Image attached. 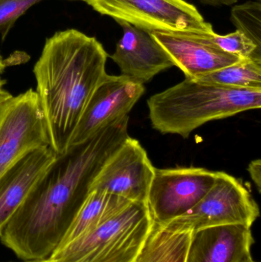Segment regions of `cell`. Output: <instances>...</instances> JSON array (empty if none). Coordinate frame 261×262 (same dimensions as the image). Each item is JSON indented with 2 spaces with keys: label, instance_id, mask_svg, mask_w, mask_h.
Returning <instances> with one entry per match:
<instances>
[{
  "label": "cell",
  "instance_id": "obj_26",
  "mask_svg": "<svg viewBox=\"0 0 261 262\" xmlns=\"http://www.w3.org/2000/svg\"><path fill=\"white\" fill-rule=\"evenodd\" d=\"M247 262H257V261H254V260H251V261H247Z\"/></svg>",
  "mask_w": 261,
  "mask_h": 262
},
{
  "label": "cell",
  "instance_id": "obj_8",
  "mask_svg": "<svg viewBox=\"0 0 261 262\" xmlns=\"http://www.w3.org/2000/svg\"><path fill=\"white\" fill-rule=\"evenodd\" d=\"M217 173L201 167H155L147 198L154 223L162 225L188 212L212 187Z\"/></svg>",
  "mask_w": 261,
  "mask_h": 262
},
{
  "label": "cell",
  "instance_id": "obj_22",
  "mask_svg": "<svg viewBox=\"0 0 261 262\" xmlns=\"http://www.w3.org/2000/svg\"><path fill=\"white\" fill-rule=\"evenodd\" d=\"M205 6H213V7H222V6H234L239 0H198Z\"/></svg>",
  "mask_w": 261,
  "mask_h": 262
},
{
  "label": "cell",
  "instance_id": "obj_25",
  "mask_svg": "<svg viewBox=\"0 0 261 262\" xmlns=\"http://www.w3.org/2000/svg\"><path fill=\"white\" fill-rule=\"evenodd\" d=\"M21 262H50L48 261L47 259L45 260H41V261H21Z\"/></svg>",
  "mask_w": 261,
  "mask_h": 262
},
{
  "label": "cell",
  "instance_id": "obj_12",
  "mask_svg": "<svg viewBox=\"0 0 261 262\" xmlns=\"http://www.w3.org/2000/svg\"><path fill=\"white\" fill-rule=\"evenodd\" d=\"M116 23L122 28L123 36L110 57L121 69V75L144 84L174 66L152 32L125 21Z\"/></svg>",
  "mask_w": 261,
  "mask_h": 262
},
{
  "label": "cell",
  "instance_id": "obj_3",
  "mask_svg": "<svg viewBox=\"0 0 261 262\" xmlns=\"http://www.w3.org/2000/svg\"><path fill=\"white\" fill-rule=\"evenodd\" d=\"M153 129L188 138L203 124L261 107V89L222 87L185 78L147 101Z\"/></svg>",
  "mask_w": 261,
  "mask_h": 262
},
{
  "label": "cell",
  "instance_id": "obj_16",
  "mask_svg": "<svg viewBox=\"0 0 261 262\" xmlns=\"http://www.w3.org/2000/svg\"><path fill=\"white\" fill-rule=\"evenodd\" d=\"M193 232H172L154 223L136 262H185Z\"/></svg>",
  "mask_w": 261,
  "mask_h": 262
},
{
  "label": "cell",
  "instance_id": "obj_15",
  "mask_svg": "<svg viewBox=\"0 0 261 262\" xmlns=\"http://www.w3.org/2000/svg\"><path fill=\"white\" fill-rule=\"evenodd\" d=\"M130 203L108 192L91 191L72 220L58 248L90 233Z\"/></svg>",
  "mask_w": 261,
  "mask_h": 262
},
{
  "label": "cell",
  "instance_id": "obj_1",
  "mask_svg": "<svg viewBox=\"0 0 261 262\" xmlns=\"http://www.w3.org/2000/svg\"><path fill=\"white\" fill-rule=\"evenodd\" d=\"M129 116L57 155L0 232V241L22 261L48 259L59 247L92 183L128 134Z\"/></svg>",
  "mask_w": 261,
  "mask_h": 262
},
{
  "label": "cell",
  "instance_id": "obj_21",
  "mask_svg": "<svg viewBox=\"0 0 261 262\" xmlns=\"http://www.w3.org/2000/svg\"><path fill=\"white\" fill-rule=\"evenodd\" d=\"M248 171L249 172L251 180L254 182L257 187V191L260 192L261 188V160L260 159L253 160L249 163L248 167Z\"/></svg>",
  "mask_w": 261,
  "mask_h": 262
},
{
  "label": "cell",
  "instance_id": "obj_18",
  "mask_svg": "<svg viewBox=\"0 0 261 262\" xmlns=\"http://www.w3.org/2000/svg\"><path fill=\"white\" fill-rule=\"evenodd\" d=\"M230 19L236 30L240 31L261 47L260 0L234 5L231 8Z\"/></svg>",
  "mask_w": 261,
  "mask_h": 262
},
{
  "label": "cell",
  "instance_id": "obj_10",
  "mask_svg": "<svg viewBox=\"0 0 261 262\" xmlns=\"http://www.w3.org/2000/svg\"><path fill=\"white\" fill-rule=\"evenodd\" d=\"M145 92V87L124 75L107 74L90 98L70 140L79 144L128 115Z\"/></svg>",
  "mask_w": 261,
  "mask_h": 262
},
{
  "label": "cell",
  "instance_id": "obj_14",
  "mask_svg": "<svg viewBox=\"0 0 261 262\" xmlns=\"http://www.w3.org/2000/svg\"><path fill=\"white\" fill-rule=\"evenodd\" d=\"M57 155L51 146L36 149L0 177V232L21 206Z\"/></svg>",
  "mask_w": 261,
  "mask_h": 262
},
{
  "label": "cell",
  "instance_id": "obj_23",
  "mask_svg": "<svg viewBox=\"0 0 261 262\" xmlns=\"http://www.w3.org/2000/svg\"><path fill=\"white\" fill-rule=\"evenodd\" d=\"M6 81L0 78V104L12 96L10 93L4 89Z\"/></svg>",
  "mask_w": 261,
  "mask_h": 262
},
{
  "label": "cell",
  "instance_id": "obj_17",
  "mask_svg": "<svg viewBox=\"0 0 261 262\" xmlns=\"http://www.w3.org/2000/svg\"><path fill=\"white\" fill-rule=\"evenodd\" d=\"M195 80L207 84L247 90L261 89V59L246 58Z\"/></svg>",
  "mask_w": 261,
  "mask_h": 262
},
{
  "label": "cell",
  "instance_id": "obj_19",
  "mask_svg": "<svg viewBox=\"0 0 261 262\" xmlns=\"http://www.w3.org/2000/svg\"><path fill=\"white\" fill-rule=\"evenodd\" d=\"M212 38L220 49L228 53L237 55L243 59H261V47L240 31L235 30L227 35H219L215 32Z\"/></svg>",
  "mask_w": 261,
  "mask_h": 262
},
{
  "label": "cell",
  "instance_id": "obj_11",
  "mask_svg": "<svg viewBox=\"0 0 261 262\" xmlns=\"http://www.w3.org/2000/svg\"><path fill=\"white\" fill-rule=\"evenodd\" d=\"M214 33L153 32L152 35L185 78L196 79L243 59L220 49L213 41Z\"/></svg>",
  "mask_w": 261,
  "mask_h": 262
},
{
  "label": "cell",
  "instance_id": "obj_20",
  "mask_svg": "<svg viewBox=\"0 0 261 262\" xmlns=\"http://www.w3.org/2000/svg\"><path fill=\"white\" fill-rule=\"evenodd\" d=\"M41 1L43 0H0V34L3 41L16 20L29 8Z\"/></svg>",
  "mask_w": 261,
  "mask_h": 262
},
{
  "label": "cell",
  "instance_id": "obj_24",
  "mask_svg": "<svg viewBox=\"0 0 261 262\" xmlns=\"http://www.w3.org/2000/svg\"><path fill=\"white\" fill-rule=\"evenodd\" d=\"M6 66V63H5L4 60L3 59L1 55H0V75L4 72Z\"/></svg>",
  "mask_w": 261,
  "mask_h": 262
},
{
  "label": "cell",
  "instance_id": "obj_4",
  "mask_svg": "<svg viewBox=\"0 0 261 262\" xmlns=\"http://www.w3.org/2000/svg\"><path fill=\"white\" fill-rule=\"evenodd\" d=\"M154 222L147 203H130L99 227L62 247L50 262H136Z\"/></svg>",
  "mask_w": 261,
  "mask_h": 262
},
{
  "label": "cell",
  "instance_id": "obj_7",
  "mask_svg": "<svg viewBox=\"0 0 261 262\" xmlns=\"http://www.w3.org/2000/svg\"><path fill=\"white\" fill-rule=\"evenodd\" d=\"M48 146L47 124L35 90L0 104V177L28 154Z\"/></svg>",
  "mask_w": 261,
  "mask_h": 262
},
{
  "label": "cell",
  "instance_id": "obj_9",
  "mask_svg": "<svg viewBox=\"0 0 261 262\" xmlns=\"http://www.w3.org/2000/svg\"><path fill=\"white\" fill-rule=\"evenodd\" d=\"M154 169L146 149L129 136L104 165L90 192L103 191L132 203H147Z\"/></svg>",
  "mask_w": 261,
  "mask_h": 262
},
{
  "label": "cell",
  "instance_id": "obj_5",
  "mask_svg": "<svg viewBox=\"0 0 261 262\" xmlns=\"http://www.w3.org/2000/svg\"><path fill=\"white\" fill-rule=\"evenodd\" d=\"M259 215L257 203L242 182L226 172H218L212 187L196 206L159 226L172 232H193L228 225L251 227Z\"/></svg>",
  "mask_w": 261,
  "mask_h": 262
},
{
  "label": "cell",
  "instance_id": "obj_13",
  "mask_svg": "<svg viewBox=\"0 0 261 262\" xmlns=\"http://www.w3.org/2000/svg\"><path fill=\"white\" fill-rule=\"evenodd\" d=\"M251 228L228 225L193 232L185 262L251 261L254 243Z\"/></svg>",
  "mask_w": 261,
  "mask_h": 262
},
{
  "label": "cell",
  "instance_id": "obj_6",
  "mask_svg": "<svg viewBox=\"0 0 261 262\" xmlns=\"http://www.w3.org/2000/svg\"><path fill=\"white\" fill-rule=\"evenodd\" d=\"M115 21L148 32H211L199 9L185 0H82Z\"/></svg>",
  "mask_w": 261,
  "mask_h": 262
},
{
  "label": "cell",
  "instance_id": "obj_2",
  "mask_svg": "<svg viewBox=\"0 0 261 262\" xmlns=\"http://www.w3.org/2000/svg\"><path fill=\"white\" fill-rule=\"evenodd\" d=\"M108 56L95 37L77 29L46 39L33 73L50 146L58 155L68 149L90 98L107 75Z\"/></svg>",
  "mask_w": 261,
  "mask_h": 262
}]
</instances>
